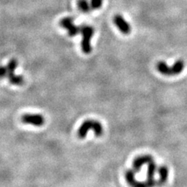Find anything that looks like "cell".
I'll use <instances>...</instances> for the list:
<instances>
[{
  "mask_svg": "<svg viewBox=\"0 0 187 187\" xmlns=\"http://www.w3.org/2000/svg\"><path fill=\"white\" fill-rule=\"evenodd\" d=\"M184 62L183 60H177L172 66H169L165 62L160 61L157 63V70L165 76H176L180 74L184 70Z\"/></svg>",
  "mask_w": 187,
  "mask_h": 187,
  "instance_id": "obj_1",
  "label": "cell"
},
{
  "mask_svg": "<svg viewBox=\"0 0 187 187\" xmlns=\"http://www.w3.org/2000/svg\"><path fill=\"white\" fill-rule=\"evenodd\" d=\"M91 129L94 130L95 136H100L103 134V126H102L101 124L97 121L89 119V120L84 121L82 125L80 126L77 132L78 136L81 139H84Z\"/></svg>",
  "mask_w": 187,
  "mask_h": 187,
  "instance_id": "obj_2",
  "label": "cell"
},
{
  "mask_svg": "<svg viewBox=\"0 0 187 187\" xmlns=\"http://www.w3.org/2000/svg\"><path fill=\"white\" fill-rule=\"evenodd\" d=\"M81 33L83 35L82 42H81V48L83 52L85 54H90L92 51L91 40L94 34V29L92 27L88 25H82L80 27Z\"/></svg>",
  "mask_w": 187,
  "mask_h": 187,
  "instance_id": "obj_3",
  "label": "cell"
},
{
  "mask_svg": "<svg viewBox=\"0 0 187 187\" xmlns=\"http://www.w3.org/2000/svg\"><path fill=\"white\" fill-rule=\"evenodd\" d=\"M17 61L16 59H12L8 62L6 68H7V77L9 79V83L13 85H22L24 83L23 77L20 75H16L15 70L17 67Z\"/></svg>",
  "mask_w": 187,
  "mask_h": 187,
  "instance_id": "obj_4",
  "label": "cell"
},
{
  "mask_svg": "<svg viewBox=\"0 0 187 187\" xmlns=\"http://www.w3.org/2000/svg\"><path fill=\"white\" fill-rule=\"evenodd\" d=\"M59 24L62 27L66 30L67 33L70 37L76 36L81 33L80 27H77L73 23V19L72 17H65L62 19L59 22Z\"/></svg>",
  "mask_w": 187,
  "mask_h": 187,
  "instance_id": "obj_5",
  "label": "cell"
},
{
  "mask_svg": "<svg viewBox=\"0 0 187 187\" xmlns=\"http://www.w3.org/2000/svg\"><path fill=\"white\" fill-rule=\"evenodd\" d=\"M21 121L25 124L42 126L45 124V119L40 114H25L21 117Z\"/></svg>",
  "mask_w": 187,
  "mask_h": 187,
  "instance_id": "obj_6",
  "label": "cell"
},
{
  "mask_svg": "<svg viewBox=\"0 0 187 187\" xmlns=\"http://www.w3.org/2000/svg\"><path fill=\"white\" fill-rule=\"evenodd\" d=\"M113 21L116 26L119 28V31L124 34H129L131 32V27H130V23L124 19L122 16L117 14L113 18Z\"/></svg>",
  "mask_w": 187,
  "mask_h": 187,
  "instance_id": "obj_7",
  "label": "cell"
},
{
  "mask_svg": "<svg viewBox=\"0 0 187 187\" xmlns=\"http://www.w3.org/2000/svg\"><path fill=\"white\" fill-rule=\"evenodd\" d=\"M152 161H153V158L150 155H141V156L137 157L136 158H135L133 162V170L135 171V172H139L144 165L148 164Z\"/></svg>",
  "mask_w": 187,
  "mask_h": 187,
  "instance_id": "obj_8",
  "label": "cell"
},
{
  "mask_svg": "<svg viewBox=\"0 0 187 187\" xmlns=\"http://www.w3.org/2000/svg\"><path fill=\"white\" fill-rule=\"evenodd\" d=\"M125 180H126L127 183L130 185L133 186H137V187H145L147 186V183L145 182H139L135 179V171L134 170H127L125 174Z\"/></svg>",
  "mask_w": 187,
  "mask_h": 187,
  "instance_id": "obj_9",
  "label": "cell"
},
{
  "mask_svg": "<svg viewBox=\"0 0 187 187\" xmlns=\"http://www.w3.org/2000/svg\"><path fill=\"white\" fill-rule=\"evenodd\" d=\"M158 174H159V180L158 183L162 184L168 180L169 178V169L166 166L162 165L158 168Z\"/></svg>",
  "mask_w": 187,
  "mask_h": 187,
  "instance_id": "obj_10",
  "label": "cell"
},
{
  "mask_svg": "<svg viewBox=\"0 0 187 187\" xmlns=\"http://www.w3.org/2000/svg\"><path fill=\"white\" fill-rule=\"evenodd\" d=\"M77 6L78 9H79L81 12H84V13H88V12H90V11L91 10L90 2H89L87 0H78Z\"/></svg>",
  "mask_w": 187,
  "mask_h": 187,
  "instance_id": "obj_11",
  "label": "cell"
},
{
  "mask_svg": "<svg viewBox=\"0 0 187 187\" xmlns=\"http://www.w3.org/2000/svg\"><path fill=\"white\" fill-rule=\"evenodd\" d=\"M157 165L154 162V161L148 163V167H147V180H155V174L156 172Z\"/></svg>",
  "mask_w": 187,
  "mask_h": 187,
  "instance_id": "obj_12",
  "label": "cell"
},
{
  "mask_svg": "<svg viewBox=\"0 0 187 187\" xmlns=\"http://www.w3.org/2000/svg\"><path fill=\"white\" fill-rule=\"evenodd\" d=\"M102 3H103V0H91L90 5L91 9L96 10L101 7Z\"/></svg>",
  "mask_w": 187,
  "mask_h": 187,
  "instance_id": "obj_13",
  "label": "cell"
},
{
  "mask_svg": "<svg viewBox=\"0 0 187 187\" xmlns=\"http://www.w3.org/2000/svg\"><path fill=\"white\" fill-rule=\"evenodd\" d=\"M7 73L8 71L6 66L0 65V79H2V78L7 76Z\"/></svg>",
  "mask_w": 187,
  "mask_h": 187,
  "instance_id": "obj_14",
  "label": "cell"
}]
</instances>
